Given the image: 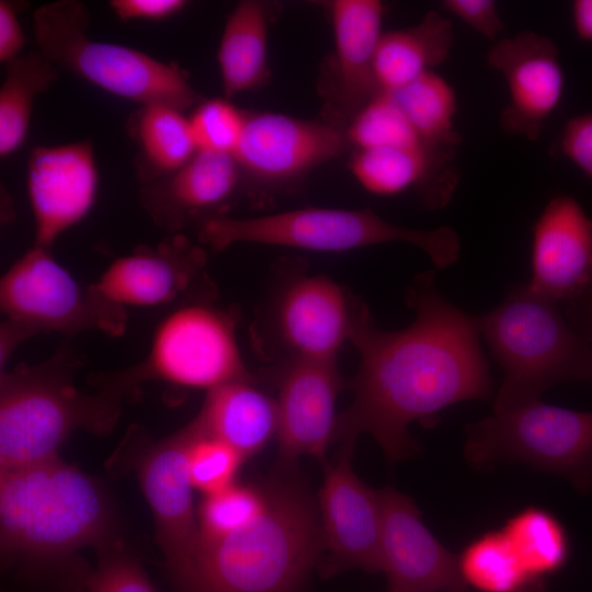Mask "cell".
I'll use <instances>...</instances> for the list:
<instances>
[{"mask_svg":"<svg viewBox=\"0 0 592 592\" xmlns=\"http://www.w3.org/2000/svg\"><path fill=\"white\" fill-rule=\"evenodd\" d=\"M406 299L414 319L394 331L377 328L366 305L355 300L350 342L360 364L350 383L353 400L338 415L333 435L340 448L354 449L358 435L368 433L391 463L417 449L412 422L430 423L454 403L493 392L477 316L441 295L433 271L413 278Z\"/></svg>","mask_w":592,"mask_h":592,"instance_id":"1","label":"cell"},{"mask_svg":"<svg viewBox=\"0 0 592 592\" xmlns=\"http://www.w3.org/2000/svg\"><path fill=\"white\" fill-rule=\"evenodd\" d=\"M265 483L267 504L249 525L200 540L179 592H297L322 555L317 506L288 468Z\"/></svg>","mask_w":592,"mask_h":592,"instance_id":"2","label":"cell"},{"mask_svg":"<svg viewBox=\"0 0 592 592\" xmlns=\"http://www.w3.org/2000/svg\"><path fill=\"white\" fill-rule=\"evenodd\" d=\"M115 540L101 485L57 457L0 470V545L4 558L72 560L81 548Z\"/></svg>","mask_w":592,"mask_h":592,"instance_id":"3","label":"cell"},{"mask_svg":"<svg viewBox=\"0 0 592 592\" xmlns=\"http://www.w3.org/2000/svg\"><path fill=\"white\" fill-rule=\"evenodd\" d=\"M477 322L503 371L493 411L539 400L557 384H592V341L571 326L559 303L526 282L511 287L496 308L477 316Z\"/></svg>","mask_w":592,"mask_h":592,"instance_id":"4","label":"cell"},{"mask_svg":"<svg viewBox=\"0 0 592 592\" xmlns=\"http://www.w3.org/2000/svg\"><path fill=\"white\" fill-rule=\"evenodd\" d=\"M66 360L20 365L0 379V470L57 457L76 430L109 433L121 414L118 392L84 394Z\"/></svg>","mask_w":592,"mask_h":592,"instance_id":"5","label":"cell"},{"mask_svg":"<svg viewBox=\"0 0 592 592\" xmlns=\"http://www.w3.org/2000/svg\"><path fill=\"white\" fill-rule=\"evenodd\" d=\"M91 15L78 0H58L33 14L38 49L89 83L141 105L162 104L181 112L201 101L187 73L173 62H163L138 49L88 36Z\"/></svg>","mask_w":592,"mask_h":592,"instance_id":"6","label":"cell"},{"mask_svg":"<svg viewBox=\"0 0 592 592\" xmlns=\"http://www.w3.org/2000/svg\"><path fill=\"white\" fill-rule=\"evenodd\" d=\"M198 239L216 251L239 242L319 252L406 242L426 253L437 269L454 264L460 252L459 237L448 226L430 230L407 228L371 208L306 207L250 218L219 214L200 223Z\"/></svg>","mask_w":592,"mask_h":592,"instance_id":"7","label":"cell"},{"mask_svg":"<svg viewBox=\"0 0 592 592\" xmlns=\"http://www.w3.org/2000/svg\"><path fill=\"white\" fill-rule=\"evenodd\" d=\"M464 452L476 467L520 462L592 488V411L532 401L469 424Z\"/></svg>","mask_w":592,"mask_h":592,"instance_id":"8","label":"cell"},{"mask_svg":"<svg viewBox=\"0 0 592 592\" xmlns=\"http://www.w3.org/2000/svg\"><path fill=\"white\" fill-rule=\"evenodd\" d=\"M130 377L207 391L253 379L242 361L234 320L202 303L181 305L161 320L145 364Z\"/></svg>","mask_w":592,"mask_h":592,"instance_id":"9","label":"cell"},{"mask_svg":"<svg viewBox=\"0 0 592 592\" xmlns=\"http://www.w3.org/2000/svg\"><path fill=\"white\" fill-rule=\"evenodd\" d=\"M0 306L8 320L35 333L42 330L73 333L99 328L112 334L124 329V309L79 285L50 253L34 244L4 273Z\"/></svg>","mask_w":592,"mask_h":592,"instance_id":"10","label":"cell"},{"mask_svg":"<svg viewBox=\"0 0 592 592\" xmlns=\"http://www.w3.org/2000/svg\"><path fill=\"white\" fill-rule=\"evenodd\" d=\"M351 148L345 128L274 112H247L234 152L241 186L260 192L291 184Z\"/></svg>","mask_w":592,"mask_h":592,"instance_id":"11","label":"cell"},{"mask_svg":"<svg viewBox=\"0 0 592 592\" xmlns=\"http://www.w3.org/2000/svg\"><path fill=\"white\" fill-rule=\"evenodd\" d=\"M191 437L189 424L170 437L140 447L132 463L174 587L189 570L201 539L187 468Z\"/></svg>","mask_w":592,"mask_h":592,"instance_id":"12","label":"cell"},{"mask_svg":"<svg viewBox=\"0 0 592 592\" xmlns=\"http://www.w3.org/2000/svg\"><path fill=\"white\" fill-rule=\"evenodd\" d=\"M356 298L328 276L304 272L287 278L270 308L273 344L293 360L337 361L350 342Z\"/></svg>","mask_w":592,"mask_h":592,"instance_id":"13","label":"cell"},{"mask_svg":"<svg viewBox=\"0 0 592 592\" xmlns=\"http://www.w3.org/2000/svg\"><path fill=\"white\" fill-rule=\"evenodd\" d=\"M354 449L340 448L334 463H325L319 491L322 571L344 569L380 572L382 509L378 490L366 486L351 464Z\"/></svg>","mask_w":592,"mask_h":592,"instance_id":"14","label":"cell"},{"mask_svg":"<svg viewBox=\"0 0 592 592\" xmlns=\"http://www.w3.org/2000/svg\"><path fill=\"white\" fill-rule=\"evenodd\" d=\"M378 497L386 592H471L457 556L425 526L412 499L394 487L378 490Z\"/></svg>","mask_w":592,"mask_h":592,"instance_id":"15","label":"cell"},{"mask_svg":"<svg viewBox=\"0 0 592 592\" xmlns=\"http://www.w3.org/2000/svg\"><path fill=\"white\" fill-rule=\"evenodd\" d=\"M486 59L509 90V102L499 117L501 129L535 141L565 90L557 45L536 32L522 31L493 42Z\"/></svg>","mask_w":592,"mask_h":592,"instance_id":"16","label":"cell"},{"mask_svg":"<svg viewBox=\"0 0 592 592\" xmlns=\"http://www.w3.org/2000/svg\"><path fill=\"white\" fill-rule=\"evenodd\" d=\"M26 185L35 244L49 248L92 209L99 185L90 140L38 146L30 151Z\"/></svg>","mask_w":592,"mask_h":592,"instance_id":"17","label":"cell"},{"mask_svg":"<svg viewBox=\"0 0 592 592\" xmlns=\"http://www.w3.org/2000/svg\"><path fill=\"white\" fill-rule=\"evenodd\" d=\"M344 385L337 361L283 362L276 398L280 468H292L304 455L327 462L338 419L335 401Z\"/></svg>","mask_w":592,"mask_h":592,"instance_id":"18","label":"cell"},{"mask_svg":"<svg viewBox=\"0 0 592 592\" xmlns=\"http://www.w3.org/2000/svg\"><path fill=\"white\" fill-rule=\"evenodd\" d=\"M334 50L322 83L325 121L346 128L380 90L374 60L383 35L384 4L378 0H334L328 4Z\"/></svg>","mask_w":592,"mask_h":592,"instance_id":"19","label":"cell"},{"mask_svg":"<svg viewBox=\"0 0 592 592\" xmlns=\"http://www.w3.org/2000/svg\"><path fill=\"white\" fill-rule=\"evenodd\" d=\"M531 269L528 286L559 304L592 282V218L572 196H554L537 217Z\"/></svg>","mask_w":592,"mask_h":592,"instance_id":"20","label":"cell"},{"mask_svg":"<svg viewBox=\"0 0 592 592\" xmlns=\"http://www.w3.org/2000/svg\"><path fill=\"white\" fill-rule=\"evenodd\" d=\"M205 262L203 250L182 236L156 249L114 260L91 289L116 307H155L180 296Z\"/></svg>","mask_w":592,"mask_h":592,"instance_id":"21","label":"cell"},{"mask_svg":"<svg viewBox=\"0 0 592 592\" xmlns=\"http://www.w3.org/2000/svg\"><path fill=\"white\" fill-rule=\"evenodd\" d=\"M456 148H371L355 150L350 169L369 193L395 196L412 192L430 209L452 200L459 182Z\"/></svg>","mask_w":592,"mask_h":592,"instance_id":"22","label":"cell"},{"mask_svg":"<svg viewBox=\"0 0 592 592\" xmlns=\"http://www.w3.org/2000/svg\"><path fill=\"white\" fill-rule=\"evenodd\" d=\"M241 187V173L232 155L197 151L169 175L144 183L140 198L152 218L169 229H180L202 216L218 215Z\"/></svg>","mask_w":592,"mask_h":592,"instance_id":"23","label":"cell"},{"mask_svg":"<svg viewBox=\"0 0 592 592\" xmlns=\"http://www.w3.org/2000/svg\"><path fill=\"white\" fill-rule=\"evenodd\" d=\"M201 429L235 447L244 458L262 451L277 435L276 399L254 379L225 384L207 391L198 415Z\"/></svg>","mask_w":592,"mask_h":592,"instance_id":"24","label":"cell"},{"mask_svg":"<svg viewBox=\"0 0 592 592\" xmlns=\"http://www.w3.org/2000/svg\"><path fill=\"white\" fill-rule=\"evenodd\" d=\"M272 15V5L259 0L239 1L228 15L217 50L224 98L231 100L266 82Z\"/></svg>","mask_w":592,"mask_h":592,"instance_id":"25","label":"cell"},{"mask_svg":"<svg viewBox=\"0 0 592 592\" xmlns=\"http://www.w3.org/2000/svg\"><path fill=\"white\" fill-rule=\"evenodd\" d=\"M454 41L449 20L435 11L409 27L384 32L374 71L380 92H390L444 64Z\"/></svg>","mask_w":592,"mask_h":592,"instance_id":"26","label":"cell"},{"mask_svg":"<svg viewBox=\"0 0 592 592\" xmlns=\"http://www.w3.org/2000/svg\"><path fill=\"white\" fill-rule=\"evenodd\" d=\"M127 132L138 150L141 184L171 174L197 152L189 117L168 105H141L129 116Z\"/></svg>","mask_w":592,"mask_h":592,"instance_id":"27","label":"cell"},{"mask_svg":"<svg viewBox=\"0 0 592 592\" xmlns=\"http://www.w3.org/2000/svg\"><path fill=\"white\" fill-rule=\"evenodd\" d=\"M0 88V156L7 158L25 141L35 98L46 92L58 67L39 49L8 62Z\"/></svg>","mask_w":592,"mask_h":592,"instance_id":"28","label":"cell"},{"mask_svg":"<svg viewBox=\"0 0 592 592\" xmlns=\"http://www.w3.org/2000/svg\"><path fill=\"white\" fill-rule=\"evenodd\" d=\"M386 93L424 141L441 147L457 148L460 145L462 136L454 124L456 93L434 70Z\"/></svg>","mask_w":592,"mask_h":592,"instance_id":"29","label":"cell"},{"mask_svg":"<svg viewBox=\"0 0 592 592\" xmlns=\"http://www.w3.org/2000/svg\"><path fill=\"white\" fill-rule=\"evenodd\" d=\"M501 531L526 572L543 582L560 570L570 554V539L563 524L549 511L525 508L509 517Z\"/></svg>","mask_w":592,"mask_h":592,"instance_id":"30","label":"cell"},{"mask_svg":"<svg viewBox=\"0 0 592 592\" xmlns=\"http://www.w3.org/2000/svg\"><path fill=\"white\" fill-rule=\"evenodd\" d=\"M457 559L464 581L478 592H537L542 587L526 572L501 530L473 539Z\"/></svg>","mask_w":592,"mask_h":592,"instance_id":"31","label":"cell"},{"mask_svg":"<svg viewBox=\"0 0 592 592\" xmlns=\"http://www.w3.org/2000/svg\"><path fill=\"white\" fill-rule=\"evenodd\" d=\"M345 132L350 146L355 150L441 147L424 141L386 92H380L369 101L346 126Z\"/></svg>","mask_w":592,"mask_h":592,"instance_id":"32","label":"cell"},{"mask_svg":"<svg viewBox=\"0 0 592 592\" xmlns=\"http://www.w3.org/2000/svg\"><path fill=\"white\" fill-rule=\"evenodd\" d=\"M265 485H237L205 496L197 510L200 540L223 537L257 520L265 510Z\"/></svg>","mask_w":592,"mask_h":592,"instance_id":"33","label":"cell"},{"mask_svg":"<svg viewBox=\"0 0 592 592\" xmlns=\"http://www.w3.org/2000/svg\"><path fill=\"white\" fill-rule=\"evenodd\" d=\"M187 447V468L194 489L209 496L235 483L244 457L223 440L204 432L195 420Z\"/></svg>","mask_w":592,"mask_h":592,"instance_id":"34","label":"cell"},{"mask_svg":"<svg viewBox=\"0 0 592 592\" xmlns=\"http://www.w3.org/2000/svg\"><path fill=\"white\" fill-rule=\"evenodd\" d=\"M91 570L76 571L78 592H158L140 563L116 539L96 549Z\"/></svg>","mask_w":592,"mask_h":592,"instance_id":"35","label":"cell"},{"mask_svg":"<svg viewBox=\"0 0 592 592\" xmlns=\"http://www.w3.org/2000/svg\"><path fill=\"white\" fill-rule=\"evenodd\" d=\"M246 116L226 98L202 100L189 116L197 151L234 155Z\"/></svg>","mask_w":592,"mask_h":592,"instance_id":"36","label":"cell"},{"mask_svg":"<svg viewBox=\"0 0 592 592\" xmlns=\"http://www.w3.org/2000/svg\"><path fill=\"white\" fill-rule=\"evenodd\" d=\"M556 151L592 181V111L565 123Z\"/></svg>","mask_w":592,"mask_h":592,"instance_id":"37","label":"cell"},{"mask_svg":"<svg viewBox=\"0 0 592 592\" xmlns=\"http://www.w3.org/2000/svg\"><path fill=\"white\" fill-rule=\"evenodd\" d=\"M441 7L492 43L504 30L493 0H444Z\"/></svg>","mask_w":592,"mask_h":592,"instance_id":"38","label":"cell"},{"mask_svg":"<svg viewBox=\"0 0 592 592\" xmlns=\"http://www.w3.org/2000/svg\"><path fill=\"white\" fill-rule=\"evenodd\" d=\"M185 0H111L110 8L123 22L133 20L161 21L187 7Z\"/></svg>","mask_w":592,"mask_h":592,"instance_id":"39","label":"cell"},{"mask_svg":"<svg viewBox=\"0 0 592 592\" xmlns=\"http://www.w3.org/2000/svg\"><path fill=\"white\" fill-rule=\"evenodd\" d=\"M25 44L24 31L18 19L14 5L0 1V61L7 65L18 58Z\"/></svg>","mask_w":592,"mask_h":592,"instance_id":"40","label":"cell"},{"mask_svg":"<svg viewBox=\"0 0 592 592\" xmlns=\"http://www.w3.org/2000/svg\"><path fill=\"white\" fill-rule=\"evenodd\" d=\"M565 315L579 333L592 341V282L565 304Z\"/></svg>","mask_w":592,"mask_h":592,"instance_id":"41","label":"cell"},{"mask_svg":"<svg viewBox=\"0 0 592 592\" xmlns=\"http://www.w3.org/2000/svg\"><path fill=\"white\" fill-rule=\"evenodd\" d=\"M571 21L577 37L592 43V0L572 1Z\"/></svg>","mask_w":592,"mask_h":592,"instance_id":"42","label":"cell"}]
</instances>
